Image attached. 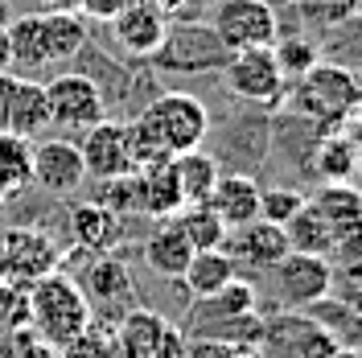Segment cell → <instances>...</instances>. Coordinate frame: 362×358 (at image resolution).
<instances>
[{
	"label": "cell",
	"instance_id": "obj_35",
	"mask_svg": "<svg viewBox=\"0 0 362 358\" xmlns=\"http://www.w3.org/2000/svg\"><path fill=\"white\" fill-rule=\"evenodd\" d=\"M300 206H305V194H296V190H284V185L259 190V219H268L276 226H284Z\"/></svg>",
	"mask_w": 362,
	"mask_h": 358
},
{
	"label": "cell",
	"instance_id": "obj_8",
	"mask_svg": "<svg viewBox=\"0 0 362 358\" xmlns=\"http://www.w3.org/2000/svg\"><path fill=\"white\" fill-rule=\"evenodd\" d=\"M223 74V83L230 95H239V99H247V103H280V95H284V74L276 67V58H272V45H247V50H230V58H226V67L218 70Z\"/></svg>",
	"mask_w": 362,
	"mask_h": 358
},
{
	"label": "cell",
	"instance_id": "obj_2",
	"mask_svg": "<svg viewBox=\"0 0 362 358\" xmlns=\"http://www.w3.org/2000/svg\"><path fill=\"white\" fill-rule=\"evenodd\" d=\"M90 321H95V313H90L87 292L78 289L62 268L29 284V330L42 337L45 346L62 350L66 342H74L87 330Z\"/></svg>",
	"mask_w": 362,
	"mask_h": 358
},
{
	"label": "cell",
	"instance_id": "obj_34",
	"mask_svg": "<svg viewBox=\"0 0 362 358\" xmlns=\"http://www.w3.org/2000/svg\"><path fill=\"white\" fill-rule=\"evenodd\" d=\"M329 272L334 280H362V231L358 235H346L329 247Z\"/></svg>",
	"mask_w": 362,
	"mask_h": 358
},
{
	"label": "cell",
	"instance_id": "obj_37",
	"mask_svg": "<svg viewBox=\"0 0 362 358\" xmlns=\"http://www.w3.org/2000/svg\"><path fill=\"white\" fill-rule=\"evenodd\" d=\"M112 350H115V337H99L95 334V321H90L87 330L74 337V342H66L58 354L62 358H112Z\"/></svg>",
	"mask_w": 362,
	"mask_h": 358
},
{
	"label": "cell",
	"instance_id": "obj_19",
	"mask_svg": "<svg viewBox=\"0 0 362 358\" xmlns=\"http://www.w3.org/2000/svg\"><path fill=\"white\" fill-rule=\"evenodd\" d=\"M206 202L226 223V231L243 226L251 219H259V181L251 173H218V181H214V190H210Z\"/></svg>",
	"mask_w": 362,
	"mask_h": 358
},
{
	"label": "cell",
	"instance_id": "obj_27",
	"mask_svg": "<svg viewBox=\"0 0 362 358\" xmlns=\"http://www.w3.org/2000/svg\"><path fill=\"white\" fill-rule=\"evenodd\" d=\"M173 223L181 226V235L189 239L194 251L226 243V223L214 214V206H210V202H185L177 214H173Z\"/></svg>",
	"mask_w": 362,
	"mask_h": 358
},
{
	"label": "cell",
	"instance_id": "obj_26",
	"mask_svg": "<svg viewBox=\"0 0 362 358\" xmlns=\"http://www.w3.org/2000/svg\"><path fill=\"white\" fill-rule=\"evenodd\" d=\"M169 165L177 173V185H181V198L185 202H206L210 190H214V181H218V173H223V165L210 157V153H202V149L177 153Z\"/></svg>",
	"mask_w": 362,
	"mask_h": 358
},
{
	"label": "cell",
	"instance_id": "obj_33",
	"mask_svg": "<svg viewBox=\"0 0 362 358\" xmlns=\"http://www.w3.org/2000/svg\"><path fill=\"white\" fill-rule=\"evenodd\" d=\"M181 358H264V354L251 342H218V337L189 334V342L181 346Z\"/></svg>",
	"mask_w": 362,
	"mask_h": 358
},
{
	"label": "cell",
	"instance_id": "obj_36",
	"mask_svg": "<svg viewBox=\"0 0 362 358\" xmlns=\"http://www.w3.org/2000/svg\"><path fill=\"white\" fill-rule=\"evenodd\" d=\"M99 206H107V210H115L119 219L124 214H136V181L132 173L128 178H112V181H99Z\"/></svg>",
	"mask_w": 362,
	"mask_h": 358
},
{
	"label": "cell",
	"instance_id": "obj_10",
	"mask_svg": "<svg viewBox=\"0 0 362 358\" xmlns=\"http://www.w3.org/2000/svg\"><path fill=\"white\" fill-rule=\"evenodd\" d=\"M214 33L226 50H247V45H272L280 33V17L268 0H214Z\"/></svg>",
	"mask_w": 362,
	"mask_h": 358
},
{
	"label": "cell",
	"instance_id": "obj_25",
	"mask_svg": "<svg viewBox=\"0 0 362 358\" xmlns=\"http://www.w3.org/2000/svg\"><path fill=\"white\" fill-rule=\"evenodd\" d=\"M33 185V140L0 132V198L25 194Z\"/></svg>",
	"mask_w": 362,
	"mask_h": 358
},
{
	"label": "cell",
	"instance_id": "obj_3",
	"mask_svg": "<svg viewBox=\"0 0 362 358\" xmlns=\"http://www.w3.org/2000/svg\"><path fill=\"white\" fill-rule=\"evenodd\" d=\"M136 124L148 132V140L165 157H177L189 149H202L206 132H210V112L189 91H165L136 115Z\"/></svg>",
	"mask_w": 362,
	"mask_h": 358
},
{
	"label": "cell",
	"instance_id": "obj_42",
	"mask_svg": "<svg viewBox=\"0 0 362 358\" xmlns=\"http://www.w3.org/2000/svg\"><path fill=\"white\" fill-rule=\"evenodd\" d=\"M325 358H358V350H354V346H338L334 354H325Z\"/></svg>",
	"mask_w": 362,
	"mask_h": 358
},
{
	"label": "cell",
	"instance_id": "obj_31",
	"mask_svg": "<svg viewBox=\"0 0 362 358\" xmlns=\"http://www.w3.org/2000/svg\"><path fill=\"white\" fill-rule=\"evenodd\" d=\"M272 58H276V67H280V74H284V83H293V79H300L305 70H313L317 62H321V50H317V42H309V37H272Z\"/></svg>",
	"mask_w": 362,
	"mask_h": 358
},
{
	"label": "cell",
	"instance_id": "obj_44",
	"mask_svg": "<svg viewBox=\"0 0 362 358\" xmlns=\"http://www.w3.org/2000/svg\"><path fill=\"white\" fill-rule=\"evenodd\" d=\"M0 202H4V198H0Z\"/></svg>",
	"mask_w": 362,
	"mask_h": 358
},
{
	"label": "cell",
	"instance_id": "obj_4",
	"mask_svg": "<svg viewBox=\"0 0 362 358\" xmlns=\"http://www.w3.org/2000/svg\"><path fill=\"white\" fill-rule=\"evenodd\" d=\"M226 58H230V50L214 33V25L206 21L165 25L160 45L148 54L153 70H160V74H218Z\"/></svg>",
	"mask_w": 362,
	"mask_h": 358
},
{
	"label": "cell",
	"instance_id": "obj_38",
	"mask_svg": "<svg viewBox=\"0 0 362 358\" xmlns=\"http://www.w3.org/2000/svg\"><path fill=\"white\" fill-rule=\"evenodd\" d=\"M341 132H346V140L354 144V153H358V161H362V108L346 120V128H341Z\"/></svg>",
	"mask_w": 362,
	"mask_h": 358
},
{
	"label": "cell",
	"instance_id": "obj_40",
	"mask_svg": "<svg viewBox=\"0 0 362 358\" xmlns=\"http://www.w3.org/2000/svg\"><path fill=\"white\" fill-rule=\"evenodd\" d=\"M8 25H4V4H0V70L13 67V54H8V33H4Z\"/></svg>",
	"mask_w": 362,
	"mask_h": 358
},
{
	"label": "cell",
	"instance_id": "obj_43",
	"mask_svg": "<svg viewBox=\"0 0 362 358\" xmlns=\"http://www.w3.org/2000/svg\"><path fill=\"white\" fill-rule=\"evenodd\" d=\"M358 17H362V0H358Z\"/></svg>",
	"mask_w": 362,
	"mask_h": 358
},
{
	"label": "cell",
	"instance_id": "obj_5",
	"mask_svg": "<svg viewBox=\"0 0 362 358\" xmlns=\"http://www.w3.org/2000/svg\"><path fill=\"white\" fill-rule=\"evenodd\" d=\"M334 350H338V337L309 309H280L264 317V334H259L264 358H325Z\"/></svg>",
	"mask_w": 362,
	"mask_h": 358
},
{
	"label": "cell",
	"instance_id": "obj_12",
	"mask_svg": "<svg viewBox=\"0 0 362 358\" xmlns=\"http://www.w3.org/2000/svg\"><path fill=\"white\" fill-rule=\"evenodd\" d=\"M223 247L230 251L235 264H243V268H251V272H272L288 251H293L284 226L268 223V219H251V223H243V226H230Z\"/></svg>",
	"mask_w": 362,
	"mask_h": 358
},
{
	"label": "cell",
	"instance_id": "obj_18",
	"mask_svg": "<svg viewBox=\"0 0 362 358\" xmlns=\"http://www.w3.org/2000/svg\"><path fill=\"white\" fill-rule=\"evenodd\" d=\"M132 181H136V214H148V219H173L181 206H185L181 185H177V173H173L169 161L136 169Z\"/></svg>",
	"mask_w": 362,
	"mask_h": 358
},
{
	"label": "cell",
	"instance_id": "obj_28",
	"mask_svg": "<svg viewBox=\"0 0 362 358\" xmlns=\"http://www.w3.org/2000/svg\"><path fill=\"white\" fill-rule=\"evenodd\" d=\"M358 153H354V144L346 140V132H325L321 136V144H317L313 153V173L321 181H346L358 173Z\"/></svg>",
	"mask_w": 362,
	"mask_h": 358
},
{
	"label": "cell",
	"instance_id": "obj_9",
	"mask_svg": "<svg viewBox=\"0 0 362 358\" xmlns=\"http://www.w3.org/2000/svg\"><path fill=\"white\" fill-rule=\"evenodd\" d=\"M78 153H83V169L87 178L95 181H112V178H128L136 173V157H132V136H128V124L119 120H99L90 124L83 140H74Z\"/></svg>",
	"mask_w": 362,
	"mask_h": 358
},
{
	"label": "cell",
	"instance_id": "obj_11",
	"mask_svg": "<svg viewBox=\"0 0 362 358\" xmlns=\"http://www.w3.org/2000/svg\"><path fill=\"white\" fill-rule=\"evenodd\" d=\"M272 280H276V296H280L284 309H309L313 301L329 296V289H334L329 260L325 255H305V251H288L272 268Z\"/></svg>",
	"mask_w": 362,
	"mask_h": 358
},
{
	"label": "cell",
	"instance_id": "obj_24",
	"mask_svg": "<svg viewBox=\"0 0 362 358\" xmlns=\"http://www.w3.org/2000/svg\"><path fill=\"white\" fill-rule=\"evenodd\" d=\"M230 276H239V264L230 260V251H226V247H202V251L189 255V264L181 272V284H185L189 296L198 301V296L218 292Z\"/></svg>",
	"mask_w": 362,
	"mask_h": 358
},
{
	"label": "cell",
	"instance_id": "obj_41",
	"mask_svg": "<svg viewBox=\"0 0 362 358\" xmlns=\"http://www.w3.org/2000/svg\"><path fill=\"white\" fill-rule=\"evenodd\" d=\"M153 8H157L160 17H173V13H181V8H189L194 0H148Z\"/></svg>",
	"mask_w": 362,
	"mask_h": 358
},
{
	"label": "cell",
	"instance_id": "obj_23",
	"mask_svg": "<svg viewBox=\"0 0 362 358\" xmlns=\"http://www.w3.org/2000/svg\"><path fill=\"white\" fill-rule=\"evenodd\" d=\"M42 45L45 67H62L87 45V21L74 8H49L42 13Z\"/></svg>",
	"mask_w": 362,
	"mask_h": 358
},
{
	"label": "cell",
	"instance_id": "obj_20",
	"mask_svg": "<svg viewBox=\"0 0 362 358\" xmlns=\"http://www.w3.org/2000/svg\"><path fill=\"white\" fill-rule=\"evenodd\" d=\"M189 255H194V247L181 235V226L173 219H157V231L144 239V268L160 280H181Z\"/></svg>",
	"mask_w": 362,
	"mask_h": 358
},
{
	"label": "cell",
	"instance_id": "obj_14",
	"mask_svg": "<svg viewBox=\"0 0 362 358\" xmlns=\"http://www.w3.org/2000/svg\"><path fill=\"white\" fill-rule=\"evenodd\" d=\"M309 206L321 214V223L329 226L334 243L362 231V190L350 185V181H321L309 194Z\"/></svg>",
	"mask_w": 362,
	"mask_h": 358
},
{
	"label": "cell",
	"instance_id": "obj_6",
	"mask_svg": "<svg viewBox=\"0 0 362 358\" xmlns=\"http://www.w3.org/2000/svg\"><path fill=\"white\" fill-rule=\"evenodd\" d=\"M45 87V108H49V124L62 132H87L90 124L103 120V91L99 83L83 74V70H58Z\"/></svg>",
	"mask_w": 362,
	"mask_h": 358
},
{
	"label": "cell",
	"instance_id": "obj_17",
	"mask_svg": "<svg viewBox=\"0 0 362 358\" xmlns=\"http://www.w3.org/2000/svg\"><path fill=\"white\" fill-rule=\"evenodd\" d=\"M70 239L90 255H107L124 239V219L99 202H74L70 206Z\"/></svg>",
	"mask_w": 362,
	"mask_h": 358
},
{
	"label": "cell",
	"instance_id": "obj_21",
	"mask_svg": "<svg viewBox=\"0 0 362 358\" xmlns=\"http://www.w3.org/2000/svg\"><path fill=\"white\" fill-rule=\"evenodd\" d=\"M45 128H49L45 87L42 83H33V79H21V74H17V87H13V95H8V112H4L0 132H17V136L37 140Z\"/></svg>",
	"mask_w": 362,
	"mask_h": 358
},
{
	"label": "cell",
	"instance_id": "obj_29",
	"mask_svg": "<svg viewBox=\"0 0 362 358\" xmlns=\"http://www.w3.org/2000/svg\"><path fill=\"white\" fill-rule=\"evenodd\" d=\"M284 235H288V247H293V251H305V255H329V247H334L329 226L321 223V214L309 206V198H305V206L284 223Z\"/></svg>",
	"mask_w": 362,
	"mask_h": 358
},
{
	"label": "cell",
	"instance_id": "obj_30",
	"mask_svg": "<svg viewBox=\"0 0 362 358\" xmlns=\"http://www.w3.org/2000/svg\"><path fill=\"white\" fill-rule=\"evenodd\" d=\"M4 33H8V54H13V67H29V70H42L45 67L42 13H29V17H21V21H13Z\"/></svg>",
	"mask_w": 362,
	"mask_h": 358
},
{
	"label": "cell",
	"instance_id": "obj_15",
	"mask_svg": "<svg viewBox=\"0 0 362 358\" xmlns=\"http://www.w3.org/2000/svg\"><path fill=\"white\" fill-rule=\"evenodd\" d=\"M78 289L87 292L90 309H103V313H112V317H124L128 313V305L136 301L132 276H128V268L115 260L112 251L99 255V260L90 264L87 268V284H78Z\"/></svg>",
	"mask_w": 362,
	"mask_h": 358
},
{
	"label": "cell",
	"instance_id": "obj_32",
	"mask_svg": "<svg viewBox=\"0 0 362 358\" xmlns=\"http://www.w3.org/2000/svg\"><path fill=\"white\" fill-rule=\"evenodd\" d=\"M293 13H300V21H309V25L338 29V25L358 17V0H296Z\"/></svg>",
	"mask_w": 362,
	"mask_h": 358
},
{
	"label": "cell",
	"instance_id": "obj_39",
	"mask_svg": "<svg viewBox=\"0 0 362 358\" xmlns=\"http://www.w3.org/2000/svg\"><path fill=\"white\" fill-rule=\"evenodd\" d=\"M17 87V74L13 70H0V124H4V112H8V95Z\"/></svg>",
	"mask_w": 362,
	"mask_h": 358
},
{
	"label": "cell",
	"instance_id": "obj_1",
	"mask_svg": "<svg viewBox=\"0 0 362 358\" xmlns=\"http://www.w3.org/2000/svg\"><path fill=\"white\" fill-rule=\"evenodd\" d=\"M293 108L321 136L341 132L346 120L362 108V79L350 67L317 62L313 70H305L300 79H293Z\"/></svg>",
	"mask_w": 362,
	"mask_h": 358
},
{
	"label": "cell",
	"instance_id": "obj_13",
	"mask_svg": "<svg viewBox=\"0 0 362 358\" xmlns=\"http://www.w3.org/2000/svg\"><path fill=\"white\" fill-rule=\"evenodd\" d=\"M33 181L42 185L45 194H74V190L87 181L78 144L66 140V136L33 140Z\"/></svg>",
	"mask_w": 362,
	"mask_h": 358
},
{
	"label": "cell",
	"instance_id": "obj_16",
	"mask_svg": "<svg viewBox=\"0 0 362 358\" xmlns=\"http://www.w3.org/2000/svg\"><path fill=\"white\" fill-rule=\"evenodd\" d=\"M112 33H115V42H119L124 54L148 58L160 45V37H165V17H160L148 0H128L112 17Z\"/></svg>",
	"mask_w": 362,
	"mask_h": 358
},
{
	"label": "cell",
	"instance_id": "obj_7",
	"mask_svg": "<svg viewBox=\"0 0 362 358\" xmlns=\"http://www.w3.org/2000/svg\"><path fill=\"white\" fill-rule=\"evenodd\" d=\"M58 268H62V247L54 235L33 231V226L0 231V280L33 284V280H42Z\"/></svg>",
	"mask_w": 362,
	"mask_h": 358
},
{
	"label": "cell",
	"instance_id": "obj_22",
	"mask_svg": "<svg viewBox=\"0 0 362 358\" xmlns=\"http://www.w3.org/2000/svg\"><path fill=\"white\" fill-rule=\"evenodd\" d=\"M243 313H259V296L255 284L243 276H230L218 292L198 296L194 301V313H189V330L202 325V321H226V317H243Z\"/></svg>",
	"mask_w": 362,
	"mask_h": 358
}]
</instances>
